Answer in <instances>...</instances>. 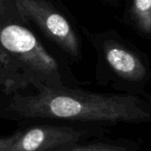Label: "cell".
<instances>
[{
	"instance_id": "obj_1",
	"label": "cell",
	"mask_w": 151,
	"mask_h": 151,
	"mask_svg": "<svg viewBox=\"0 0 151 151\" xmlns=\"http://www.w3.org/2000/svg\"><path fill=\"white\" fill-rule=\"evenodd\" d=\"M0 118L102 126L151 124V101L136 95L95 93L81 87L39 88L0 93Z\"/></svg>"
},
{
	"instance_id": "obj_2",
	"label": "cell",
	"mask_w": 151,
	"mask_h": 151,
	"mask_svg": "<svg viewBox=\"0 0 151 151\" xmlns=\"http://www.w3.org/2000/svg\"><path fill=\"white\" fill-rule=\"evenodd\" d=\"M60 58L52 54L27 25L0 27V93L10 94L39 88L85 85Z\"/></svg>"
},
{
	"instance_id": "obj_3",
	"label": "cell",
	"mask_w": 151,
	"mask_h": 151,
	"mask_svg": "<svg viewBox=\"0 0 151 151\" xmlns=\"http://www.w3.org/2000/svg\"><path fill=\"white\" fill-rule=\"evenodd\" d=\"M79 29L96 52L97 83L120 93L151 101V93L147 91L151 64L147 53L115 29L93 32L84 26Z\"/></svg>"
},
{
	"instance_id": "obj_4",
	"label": "cell",
	"mask_w": 151,
	"mask_h": 151,
	"mask_svg": "<svg viewBox=\"0 0 151 151\" xmlns=\"http://www.w3.org/2000/svg\"><path fill=\"white\" fill-rule=\"evenodd\" d=\"M25 25L34 24L40 32L73 61L82 59V38L67 12L60 11L52 0H14Z\"/></svg>"
},
{
	"instance_id": "obj_5",
	"label": "cell",
	"mask_w": 151,
	"mask_h": 151,
	"mask_svg": "<svg viewBox=\"0 0 151 151\" xmlns=\"http://www.w3.org/2000/svg\"><path fill=\"white\" fill-rule=\"evenodd\" d=\"M109 130L97 124H37L17 131L13 143L2 151H59L102 138Z\"/></svg>"
},
{
	"instance_id": "obj_6",
	"label": "cell",
	"mask_w": 151,
	"mask_h": 151,
	"mask_svg": "<svg viewBox=\"0 0 151 151\" xmlns=\"http://www.w3.org/2000/svg\"><path fill=\"white\" fill-rule=\"evenodd\" d=\"M118 20L140 37L151 40V0H125Z\"/></svg>"
},
{
	"instance_id": "obj_7",
	"label": "cell",
	"mask_w": 151,
	"mask_h": 151,
	"mask_svg": "<svg viewBox=\"0 0 151 151\" xmlns=\"http://www.w3.org/2000/svg\"><path fill=\"white\" fill-rule=\"evenodd\" d=\"M140 143L132 139H98L74 145L59 151H139Z\"/></svg>"
},
{
	"instance_id": "obj_8",
	"label": "cell",
	"mask_w": 151,
	"mask_h": 151,
	"mask_svg": "<svg viewBox=\"0 0 151 151\" xmlns=\"http://www.w3.org/2000/svg\"><path fill=\"white\" fill-rule=\"evenodd\" d=\"M11 22L24 24L19 14L14 0H0V27Z\"/></svg>"
},
{
	"instance_id": "obj_9",
	"label": "cell",
	"mask_w": 151,
	"mask_h": 151,
	"mask_svg": "<svg viewBox=\"0 0 151 151\" xmlns=\"http://www.w3.org/2000/svg\"><path fill=\"white\" fill-rule=\"evenodd\" d=\"M16 136H17V132L12 135L7 136V137H1L0 136V151H2L7 146H9L11 143H13L14 140L15 139Z\"/></svg>"
},
{
	"instance_id": "obj_10",
	"label": "cell",
	"mask_w": 151,
	"mask_h": 151,
	"mask_svg": "<svg viewBox=\"0 0 151 151\" xmlns=\"http://www.w3.org/2000/svg\"><path fill=\"white\" fill-rule=\"evenodd\" d=\"M101 1L109 6H111V7H117L120 6L121 2L123 1V0H101Z\"/></svg>"
}]
</instances>
